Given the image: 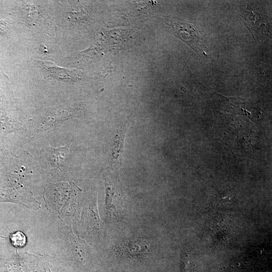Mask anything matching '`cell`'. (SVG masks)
<instances>
[{
    "label": "cell",
    "mask_w": 272,
    "mask_h": 272,
    "mask_svg": "<svg viewBox=\"0 0 272 272\" xmlns=\"http://www.w3.org/2000/svg\"><path fill=\"white\" fill-rule=\"evenodd\" d=\"M174 33L197 53L207 56V47L202 41V35L197 27L188 22L173 20L168 23Z\"/></svg>",
    "instance_id": "obj_1"
},
{
    "label": "cell",
    "mask_w": 272,
    "mask_h": 272,
    "mask_svg": "<svg viewBox=\"0 0 272 272\" xmlns=\"http://www.w3.org/2000/svg\"><path fill=\"white\" fill-rule=\"evenodd\" d=\"M107 213L112 218L116 216L122 209V202L120 194L109 183H106Z\"/></svg>",
    "instance_id": "obj_2"
},
{
    "label": "cell",
    "mask_w": 272,
    "mask_h": 272,
    "mask_svg": "<svg viewBox=\"0 0 272 272\" xmlns=\"http://www.w3.org/2000/svg\"><path fill=\"white\" fill-rule=\"evenodd\" d=\"M44 67L51 77L64 82L72 83L77 81L78 77L74 71L60 68L51 62L43 61Z\"/></svg>",
    "instance_id": "obj_3"
},
{
    "label": "cell",
    "mask_w": 272,
    "mask_h": 272,
    "mask_svg": "<svg viewBox=\"0 0 272 272\" xmlns=\"http://www.w3.org/2000/svg\"><path fill=\"white\" fill-rule=\"evenodd\" d=\"M125 131L117 133L112 146V165L119 166L123 163Z\"/></svg>",
    "instance_id": "obj_4"
},
{
    "label": "cell",
    "mask_w": 272,
    "mask_h": 272,
    "mask_svg": "<svg viewBox=\"0 0 272 272\" xmlns=\"http://www.w3.org/2000/svg\"><path fill=\"white\" fill-rule=\"evenodd\" d=\"M149 245L146 241L137 239L123 242L121 250L130 255H135L145 253L148 250Z\"/></svg>",
    "instance_id": "obj_5"
},
{
    "label": "cell",
    "mask_w": 272,
    "mask_h": 272,
    "mask_svg": "<svg viewBox=\"0 0 272 272\" xmlns=\"http://www.w3.org/2000/svg\"><path fill=\"white\" fill-rule=\"evenodd\" d=\"M69 113L65 110H61L56 112L52 116H50L45 120L39 126L38 130L42 131L46 130L50 128L52 126L55 125L57 123L62 121L70 118Z\"/></svg>",
    "instance_id": "obj_6"
},
{
    "label": "cell",
    "mask_w": 272,
    "mask_h": 272,
    "mask_svg": "<svg viewBox=\"0 0 272 272\" xmlns=\"http://www.w3.org/2000/svg\"><path fill=\"white\" fill-rule=\"evenodd\" d=\"M51 155L54 159L55 163L58 166H62L66 160L69 153L67 147L55 148L50 147Z\"/></svg>",
    "instance_id": "obj_7"
},
{
    "label": "cell",
    "mask_w": 272,
    "mask_h": 272,
    "mask_svg": "<svg viewBox=\"0 0 272 272\" xmlns=\"http://www.w3.org/2000/svg\"><path fill=\"white\" fill-rule=\"evenodd\" d=\"M11 239L15 246H22L25 243V237L21 232H17L13 234Z\"/></svg>",
    "instance_id": "obj_8"
}]
</instances>
